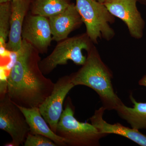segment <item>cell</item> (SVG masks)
Wrapping results in <instances>:
<instances>
[{"label": "cell", "instance_id": "cell-1", "mask_svg": "<svg viewBox=\"0 0 146 146\" xmlns=\"http://www.w3.org/2000/svg\"><path fill=\"white\" fill-rule=\"evenodd\" d=\"M23 40L21 49L14 53L15 62L7 78V94L19 106L39 107L51 93L54 83L41 71L39 52Z\"/></svg>", "mask_w": 146, "mask_h": 146}, {"label": "cell", "instance_id": "cell-2", "mask_svg": "<svg viewBox=\"0 0 146 146\" xmlns=\"http://www.w3.org/2000/svg\"><path fill=\"white\" fill-rule=\"evenodd\" d=\"M86 61L77 72L70 75L75 86L83 85L98 95L106 110H116L123 103L114 91L112 73L102 60L95 46L87 52Z\"/></svg>", "mask_w": 146, "mask_h": 146}, {"label": "cell", "instance_id": "cell-3", "mask_svg": "<svg viewBox=\"0 0 146 146\" xmlns=\"http://www.w3.org/2000/svg\"><path fill=\"white\" fill-rule=\"evenodd\" d=\"M58 123L56 133L65 139L67 146H99L102 138L108 136L100 133L91 123L79 121L74 117L75 108L68 97Z\"/></svg>", "mask_w": 146, "mask_h": 146}, {"label": "cell", "instance_id": "cell-4", "mask_svg": "<svg viewBox=\"0 0 146 146\" xmlns=\"http://www.w3.org/2000/svg\"><path fill=\"white\" fill-rule=\"evenodd\" d=\"M76 6L86 28V33L94 44L98 39L110 41L115 32L110 24L115 22V16L104 4L95 0H76Z\"/></svg>", "mask_w": 146, "mask_h": 146}, {"label": "cell", "instance_id": "cell-5", "mask_svg": "<svg viewBox=\"0 0 146 146\" xmlns=\"http://www.w3.org/2000/svg\"><path fill=\"white\" fill-rule=\"evenodd\" d=\"M94 44L86 33L68 37L58 42L51 53L40 61V69L45 75L51 73L58 65H66L68 60L82 65L86 59L82 50L88 52Z\"/></svg>", "mask_w": 146, "mask_h": 146}, {"label": "cell", "instance_id": "cell-6", "mask_svg": "<svg viewBox=\"0 0 146 146\" xmlns=\"http://www.w3.org/2000/svg\"><path fill=\"white\" fill-rule=\"evenodd\" d=\"M0 129L10 135L15 146L24 144L30 131L23 113L7 93L0 96Z\"/></svg>", "mask_w": 146, "mask_h": 146}, {"label": "cell", "instance_id": "cell-7", "mask_svg": "<svg viewBox=\"0 0 146 146\" xmlns=\"http://www.w3.org/2000/svg\"><path fill=\"white\" fill-rule=\"evenodd\" d=\"M74 86L70 75L61 77L54 83L50 96L39 107L42 116L55 133L63 110V102L67 94Z\"/></svg>", "mask_w": 146, "mask_h": 146}, {"label": "cell", "instance_id": "cell-8", "mask_svg": "<svg viewBox=\"0 0 146 146\" xmlns=\"http://www.w3.org/2000/svg\"><path fill=\"white\" fill-rule=\"evenodd\" d=\"M22 36L41 54L46 53L52 41L48 18L27 13L24 21Z\"/></svg>", "mask_w": 146, "mask_h": 146}, {"label": "cell", "instance_id": "cell-9", "mask_svg": "<svg viewBox=\"0 0 146 146\" xmlns=\"http://www.w3.org/2000/svg\"><path fill=\"white\" fill-rule=\"evenodd\" d=\"M137 0H106L104 3L113 16L124 22L131 36L136 39L142 38L145 22L136 6Z\"/></svg>", "mask_w": 146, "mask_h": 146}, {"label": "cell", "instance_id": "cell-10", "mask_svg": "<svg viewBox=\"0 0 146 146\" xmlns=\"http://www.w3.org/2000/svg\"><path fill=\"white\" fill-rule=\"evenodd\" d=\"M31 0H11L10 28L6 50L18 52L23 44L22 33L25 18L30 9Z\"/></svg>", "mask_w": 146, "mask_h": 146}, {"label": "cell", "instance_id": "cell-11", "mask_svg": "<svg viewBox=\"0 0 146 146\" xmlns=\"http://www.w3.org/2000/svg\"><path fill=\"white\" fill-rule=\"evenodd\" d=\"M48 18L53 40L57 42L68 38L71 32L79 28L83 23L74 3L63 12Z\"/></svg>", "mask_w": 146, "mask_h": 146}, {"label": "cell", "instance_id": "cell-12", "mask_svg": "<svg viewBox=\"0 0 146 146\" xmlns=\"http://www.w3.org/2000/svg\"><path fill=\"white\" fill-rule=\"evenodd\" d=\"M106 110L102 106L96 110L94 115L90 118L91 123L100 133L107 135L115 134L125 137L141 146H146V135L139 130L127 127L119 123L111 124L104 119L103 116Z\"/></svg>", "mask_w": 146, "mask_h": 146}, {"label": "cell", "instance_id": "cell-13", "mask_svg": "<svg viewBox=\"0 0 146 146\" xmlns=\"http://www.w3.org/2000/svg\"><path fill=\"white\" fill-rule=\"evenodd\" d=\"M29 126L30 133L43 135L52 140L57 146H67L65 139L54 132L42 116L39 107L28 108L18 106Z\"/></svg>", "mask_w": 146, "mask_h": 146}, {"label": "cell", "instance_id": "cell-14", "mask_svg": "<svg viewBox=\"0 0 146 146\" xmlns=\"http://www.w3.org/2000/svg\"><path fill=\"white\" fill-rule=\"evenodd\" d=\"M129 98L133 104V108L127 107L123 103L115 110L120 117L126 121L132 128L146 129V103L138 102L132 94Z\"/></svg>", "mask_w": 146, "mask_h": 146}, {"label": "cell", "instance_id": "cell-15", "mask_svg": "<svg viewBox=\"0 0 146 146\" xmlns=\"http://www.w3.org/2000/svg\"><path fill=\"white\" fill-rule=\"evenodd\" d=\"M72 0H33L30 11L35 15L47 18L54 16L65 10L72 3Z\"/></svg>", "mask_w": 146, "mask_h": 146}, {"label": "cell", "instance_id": "cell-16", "mask_svg": "<svg viewBox=\"0 0 146 146\" xmlns=\"http://www.w3.org/2000/svg\"><path fill=\"white\" fill-rule=\"evenodd\" d=\"M11 1L0 3V46L1 50L6 49L10 28Z\"/></svg>", "mask_w": 146, "mask_h": 146}, {"label": "cell", "instance_id": "cell-17", "mask_svg": "<svg viewBox=\"0 0 146 146\" xmlns=\"http://www.w3.org/2000/svg\"><path fill=\"white\" fill-rule=\"evenodd\" d=\"M25 146H57L50 138L40 134L29 133L24 143Z\"/></svg>", "mask_w": 146, "mask_h": 146}, {"label": "cell", "instance_id": "cell-18", "mask_svg": "<svg viewBox=\"0 0 146 146\" xmlns=\"http://www.w3.org/2000/svg\"><path fill=\"white\" fill-rule=\"evenodd\" d=\"M138 84L141 86H145L146 87V74L138 82Z\"/></svg>", "mask_w": 146, "mask_h": 146}, {"label": "cell", "instance_id": "cell-19", "mask_svg": "<svg viewBox=\"0 0 146 146\" xmlns=\"http://www.w3.org/2000/svg\"><path fill=\"white\" fill-rule=\"evenodd\" d=\"M137 1L141 4L146 5V0H137Z\"/></svg>", "mask_w": 146, "mask_h": 146}, {"label": "cell", "instance_id": "cell-20", "mask_svg": "<svg viewBox=\"0 0 146 146\" xmlns=\"http://www.w3.org/2000/svg\"><path fill=\"white\" fill-rule=\"evenodd\" d=\"M4 146H15L14 145V144H13V142L11 141V142H10V143H6L4 145Z\"/></svg>", "mask_w": 146, "mask_h": 146}, {"label": "cell", "instance_id": "cell-21", "mask_svg": "<svg viewBox=\"0 0 146 146\" xmlns=\"http://www.w3.org/2000/svg\"><path fill=\"white\" fill-rule=\"evenodd\" d=\"M11 0H0V3L6 2L11 1Z\"/></svg>", "mask_w": 146, "mask_h": 146}, {"label": "cell", "instance_id": "cell-22", "mask_svg": "<svg viewBox=\"0 0 146 146\" xmlns=\"http://www.w3.org/2000/svg\"><path fill=\"white\" fill-rule=\"evenodd\" d=\"M95 1H97L99 2L102 3H104L106 0H95Z\"/></svg>", "mask_w": 146, "mask_h": 146}, {"label": "cell", "instance_id": "cell-23", "mask_svg": "<svg viewBox=\"0 0 146 146\" xmlns=\"http://www.w3.org/2000/svg\"><path fill=\"white\" fill-rule=\"evenodd\" d=\"M31 1H33V0H31Z\"/></svg>", "mask_w": 146, "mask_h": 146}]
</instances>
